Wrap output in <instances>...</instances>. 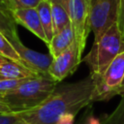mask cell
<instances>
[{"instance_id": "1", "label": "cell", "mask_w": 124, "mask_h": 124, "mask_svg": "<svg viewBox=\"0 0 124 124\" xmlns=\"http://www.w3.org/2000/svg\"><path fill=\"white\" fill-rule=\"evenodd\" d=\"M94 81L90 75L72 83L57 84L50 97L40 107L22 111V118L29 124H57L65 113H77L90 106Z\"/></svg>"}, {"instance_id": "2", "label": "cell", "mask_w": 124, "mask_h": 124, "mask_svg": "<svg viewBox=\"0 0 124 124\" xmlns=\"http://www.w3.org/2000/svg\"><path fill=\"white\" fill-rule=\"evenodd\" d=\"M56 85L57 82L49 76L28 78L15 89L0 93V101L7 104L13 112L28 111L47 100Z\"/></svg>"}, {"instance_id": "3", "label": "cell", "mask_w": 124, "mask_h": 124, "mask_svg": "<svg viewBox=\"0 0 124 124\" xmlns=\"http://www.w3.org/2000/svg\"><path fill=\"white\" fill-rule=\"evenodd\" d=\"M124 51V37L117 22L113 23L108 30L97 41L94 42L90 51L81 59L89 70L90 76L102 75L113 59Z\"/></svg>"}, {"instance_id": "4", "label": "cell", "mask_w": 124, "mask_h": 124, "mask_svg": "<svg viewBox=\"0 0 124 124\" xmlns=\"http://www.w3.org/2000/svg\"><path fill=\"white\" fill-rule=\"evenodd\" d=\"M91 78L94 81L92 102H107L114 96H121V85L124 79V51L113 59L102 75Z\"/></svg>"}, {"instance_id": "5", "label": "cell", "mask_w": 124, "mask_h": 124, "mask_svg": "<svg viewBox=\"0 0 124 124\" xmlns=\"http://www.w3.org/2000/svg\"><path fill=\"white\" fill-rule=\"evenodd\" d=\"M119 0H90V28L97 42L109 27L117 22Z\"/></svg>"}, {"instance_id": "6", "label": "cell", "mask_w": 124, "mask_h": 124, "mask_svg": "<svg viewBox=\"0 0 124 124\" xmlns=\"http://www.w3.org/2000/svg\"><path fill=\"white\" fill-rule=\"evenodd\" d=\"M89 9L90 0H73L72 13L70 16L71 25L81 55L86 46L88 34L91 31Z\"/></svg>"}, {"instance_id": "7", "label": "cell", "mask_w": 124, "mask_h": 124, "mask_svg": "<svg viewBox=\"0 0 124 124\" xmlns=\"http://www.w3.org/2000/svg\"><path fill=\"white\" fill-rule=\"evenodd\" d=\"M81 59L82 55L79 52L78 44L75 42L67 50L53 58L48 70V76L58 83L74 74L81 63Z\"/></svg>"}, {"instance_id": "8", "label": "cell", "mask_w": 124, "mask_h": 124, "mask_svg": "<svg viewBox=\"0 0 124 124\" xmlns=\"http://www.w3.org/2000/svg\"><path fill=\"white\" fill-rule=\"evenodd\" d=\"M10 43L16 48L26 68L39 76H48V70L53 60L49 53H41L25 46L21 43L19 37L11 40Z\"/></svg>"}, {"instance_id": "9", "label": "cell", "mask_w": 124, "mask_h": 124, "mask_svg": "<svg viewBox=\"0 0 124 124\" xmlns=\"http://www.w3.org/2000/svg\"><path fill=\"white\" fill-rule=\"evenodd\" d=\"M12 15L16 24L28 29L46 46H48V41L43 29L39 13L36 8H15L12 10Z\"/></svg>"}, {"instance_id": "10", "label": "cell", "mask_w": 124, "mask_h": 124, "mask_svg": "<svg viewBox=\"0 0 124 124\" xmlns=\"http://www.w3.org/2000/svg\"><path fill=\"white\" fill-rule=\"evenodd\" d=\"M75 42L76 39L74 31L72 25L70 24L53 36L49 45L47 46L49 49V54L52 56V58H55L62 52L67 50Z\"/></svg>"}, {"instance_id": "11", "label": "cell", "mask_w": 124, "mask_h": 124, "mask_svg": "<svg viewBox=\"0 0 124 124\" xmlns=\"http://www.w3.org/2000/svg\"><path fill=\"white\" fill-rule=\"evenodd\" d=\"M37 76L39 75L35 74L25 66L13 61H7L0 64V79H23Z\"/></svg>"}, {"instance_id": "12", "label": "cell", "mask_w": 124, "mask_h": 124, "mask_svg": "<svg viewBox=\"0 0 124 124\" xmlns=\"http://www.w3.org/2000/svg\"><path fill=\"white\" fill-rule=\"evenodd\" d=\"M40 20L43 26V29L45 31V34L46 36V39L48 41V45L51 41V39L54 36V31H53V20H52V14H51V6L49 0H42V2L38 5L36 8Z\"/></svg>"}, {"instance_id": "13", "label": "cell", "mask_w": 124, "mask_h": 124, "mask_svg": "<svg viewBox=\"0 0 124 124\" xmlns=\"http://www.w3.org/2000/svg\"><path fill=\"white\" fill-rule=\"evenodd\" d=\"M0 33L9 41L18 38L16 22L14 19L11 11L0 9Z\"/></svg>"}, {"instance_id": "14", "label": "cell", "mask_w": 124, "mask_h": 124, "mask_svg": "<svg viewBox=\"0 0 124 124\" xmlns=\"http://www.w3.org/2000/svg\"><path fill=\"white\" fill-rule=\"evenodd\" d=\"M50 2L51 6V14H52V20H53V31L54 35L60 32L63 28L71 24V18L67 11L58 3Z\"/></svg>"}, {"instance_id": "15", "label": "cell", "mask_w": 124, "mask_h": 124, "mask_svg": "<svg viewBox=\"0 0 124 124\" xmlns=\"http://www.w3.org/2000/svg\"><path fill=\"white\" fill-rule=\"evenodd\" d=\"M0 55L5 57L6 59L13 61L15 63H17L19 65H23V62L16 52L14 46L10 43V41L0 33ZM24 66V65H23Z\"/></svg>"}, {"instance_id": "16", "label": "cell", "mask_w": 124, "mask_h": 124, "mask_svg": "<svg viewBox=\"0 0 124 124\" xmlns=\"http://www.w3.org/2000/svg\"><path fill=\"white\" fill-rule=\"evenodd\" d=\"M103 124H124V94L115 109L110 114H105L102 120Z\"/></svg>"}, {"instance_id": "17", "label": "cell", "mask_w": 124, "mask_h": 124, "mask_svg": "<svg viewBox=\"0 0 124 124\" xmlns=\"http://www.w3.org/2000/svg\"><path fill=\"white\" fill-rule=\"evenodd\" d=\"M20 120H22V112L0 114V124H17Z\"/></svg>"}, {"instance_id": "18", "label": "cell", "mask_w": 124, "mask_h": 124, "mask_svg": "<svg viewBox=\"0 0 124 124\" xmlns=\"http://www.w3.org/2000/svg\"><path fill=\"white\" fill-rule=\"evenodd\" d=\"M23 79H0V93H4L17 87Z\"/></svg>"}, {"instance_id": "19", "label": "cell", "mask_w": 124, "mask_h": 124, "mask_svg": "<svg viewBox=\"0 0 124 124\" xmlns=\"http://www.w3.org/2000/svg\"><path fill=\"white\" fill-rule=\"evenodd\" d=\"M42 0H12L13 9L15 8H37Z\"/></svg>"}, {"instance_id": "20", "label": "cell", "mask_w": 124, "mask_h": 124, "mask_svg": "<svg viewBox=\"0 0 124 124\" xmlns=\"http://www.w3.org/2000/svg\"><path fill=\"white\" fill-rule=\"evenodd\" d=\"M79 124H103L102 120L99 119L98 117L94 116L92 109H87L82 117V120Z\"/></svg>"}, {"instance_id": "21", "label": "cell", "mask_w": 124, "mask_h": 124, "mask_svg": "<svg viewBox=\"0 0 124 124\" xmlns=\"http://www.w3.org/2000/svg\"><path fill=\"white\" fill-rule=\"evenodd\" d=\"M118 27L124 37V0H119V9H118V17H117Z\"/></svg>"}, {"instance_id": "22", "label": "cell", "mask_w": 124, "mask_h": 124, "mask_svg": "<svg viewBox=\"0 0 124 124\" xmlns=\"http://www.w3.org/2000/svg\"><path fill=\"white\" fill-rule=\"evenodd\" d=\"M75 118H76V114L65 113L59 117L57 124H75Z\"/></svg>"}, {"instance_id": "23", "label": "cell", "mask_w": 124, "mask_h": 124, "mask_svg": "<svg viewBox=\"0 0 124 124\" xmlns=\"http://www.w3.org/2000/svg\"><path fill=\"white\" fill-rule=\"evenodd\" d=\"M12 112L13 111L10 108V107L7 104L0 101V114H8V113H12Z\"/></svg>"}, {"instance_id": "24", "label": "cell", "mask_w": 124, "mask_h": 124, "mask_svg": "<svg viewBox=\"0 0 124 124\" xmlns=\"http://www.w3.org/2000/svg\"><path fill=\"white\" fill-rule=\"evenodd\" d=\"M0 9L2 10H7V11H11L13 10L11 4L8 2V0H0Z\"/></svg>"}, {"instance_id": "25", "label": "cell", "mask_w": 124, "mask_h": 124, "mask_svg": "<svg viewBox=\"0 0 124 124\" xmlns=\"http://www.w3.org/2000/svg\"><path fill=\"white\" fill-rule=\"evenodd\" d=\"M7 61H10V60H8V59H6L5 57H3L2 55H0V64L5 63V62H7Z\"/></svg>"}, {"instance_id": "26", "label": "cell", "mask_w": 124, "mask_h": 124, "mask_svg": "<svg viewBox=\"0 0 124 124\" xmlns=\"http://www.w3.org/2000/svg\"><path fill=\"white\" fill-rule=\"evenodd\" d=\"M124 94V79H123V82H122V85H121V95Z\"/></svg>"}, {"instance_id": "27", "label": "cell", "mask_w": 124, "mask_h": 124, "mask_svg": "<svg viewBox=\"0 0 124 124\" xmlns=\"http://www.w3.org/2000/svg\"><path fill=\"white\" fill-rule=\"evenodd\" d=\"M17 124H29V123H28V122H26L25 120H23V118H22V120H20Z\"/></svg>"}, {"instance_id": "28", "label": "cell", "mask_w": 124, "mask_h": 124, "mask_svg": "<svg viewBox=\"0 0 124 124\" xmlns=\"http://www.w3.org/2000/svg\"><path fill=\"white\" fill-rule=\"evenodd\" d=\"M8 1H9V2H10V4L12 5V0H8ZM12 8H13V5H12Z\"/></svg>"}, {"instance_id": "29", "label": "cell", "mask_w": 124, "mask_h": 124, "mask_svg": "<svg viewBox=\"0 0 124 124\" xmlns=\"http://www.w3.org/2000/svg\"><path fill=\"white\" fill-rule=\"evenodd\" d=\"M8 2H9V1H8ZM9 3H10V2H9ZM11 6H12V5H11Z\"/></svg>"}]
</instances>
